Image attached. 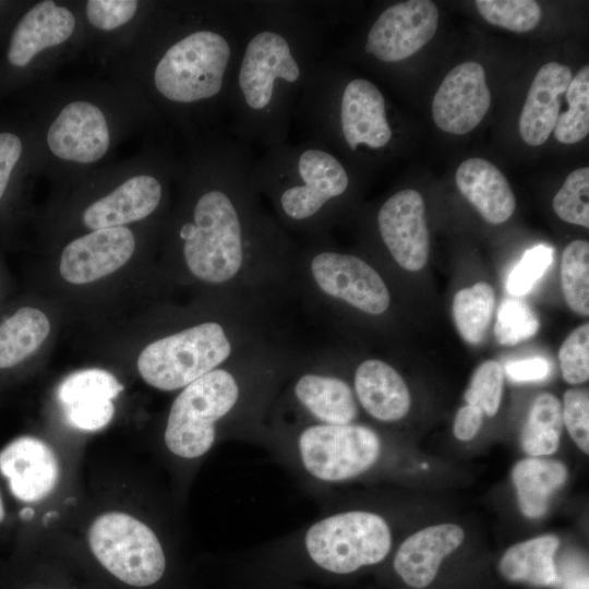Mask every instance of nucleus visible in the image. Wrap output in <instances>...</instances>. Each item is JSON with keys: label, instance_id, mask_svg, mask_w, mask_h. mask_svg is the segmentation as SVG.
Here are the masks:
<instances>
[{"label": "nucleus", "instance_id": "obj_1", "mask_svg": "<svg viewBox=\"0 0 589 589\" xmlns=\"http://www.w3.org/2000/svg\"><path fill=\"white\" fill-rule=\"evenodd\" d=\"M250 145L223 128L182 140L169 229L188 274L219 298L277 308L291 296L298 245L264 208Z\"/></svg>", "mask_w": 589, "mask_h": 589}, {"label": "nucleus", "instance_id": "obj_2", "mask_svg": "<svg viewBox=\"0 0 589 589\" xmlns=\"http://www.w3.org/2000/svg\"><path fill=\"white\" fill-rule=\"evenodd\" d=\"M252 1H157L107 69L135 86L182 140L225 125Z\"/></svg>", "mask_w": 589, "mask_h": 589}, {"label": "nucleus", "instance_id": "obj_3", "mask_svg": "<svg viewBox=\"0 0 589 589\" xmlns=\"http://www.w3.org/2000/svg\"><path fill=\"white\" fill-rule=\"evenodd\" d=\"M323 1H252L224 130L265 149L287 142L304 84L323 58Z\"/></svg>", "mask_w": 589, "mask_h": 589}, {"label": "nucleus", "instance_id": "obj_4", "mask_svg": "<svg viewBox=\"0 0 589 589\" xmlns=\"http://www.w3.org/2000/svg\"><path fill=\"white\" fill-rule=\"evenodd\" d=\"M28 127L38 171L73 180L113 163L129 137L167 130L143 94L116 77L45 83Z\"/></svg>", "mask_w": 589, "mask_h": 589}, {"label": "nucleus", "instance_id": "obj_5", "mask_svg": "<svg viewBox=\"0 0 589 589\" xmlns=\"http://www.w3.org/2000/svg\"><path fill=\"white\" fill-rule=\"evenodd\" d=\"M251 177L277 224L305 240L326 237L352 183L341 158L310 139L265 149L254 159Z\"/></svg>", "mask_w": 589, "mask_h": 589}, {"label": "nucleus", "instance_id": "obj_6", "mask_svg": "<svg viewBox=\"0 0 589 589\" xmlns=\"http://www.w3.org/2000/svg\"><path fill=\"white\" fill-rule=\"evenodd\" d=\"M293 121L304 139L333 152H378L393 139L386 99L377 85L365 77H345L337 64L323 58L304 84Z\"/></svg>", "mask_w": 589, "mask_h": 589}, {"label": "nucleus", "instance_id": "obj_7", "mask_svg": "<svg viewBox=\"0 0 589 589\" xmlns=\"http://www.w3.org/2000/svg\"><path fill=\"white\" fill-rule=\"evenodd\" d=\"M84 49L79 2L40 0L12 27L4 64L27 82H49L52 73Z\"/></svg>", "mask_w": 589, "mask_h": 589}, {"label": "nucleus", "instance_id": "obj_8", "mask_svg": "<svg viewBox=\"0 0 589 589\" xmlns=\"http://www.w3.org/2000/svg\"><path fill=\"white\" fill-rule=\"evenodd\" d=\"M248 357L220 366L182 388L170 407L165 430V443L171 453L192 459L209 450L216 437V424L240 401L242 383L238 375Z\"/></svg>", "mask_w": 589, "mask_h": 589}, {"label": "nucleus", "instance_id": "obj_9", "mask_svg": "<svg viewBox=\"0 0 589 589\" xmlns=\"http://www.w3.org/2000/svg\"><path fill=\"white\" fill-rule=\"evenodd\" d=\"M88 542L98 562L130 586H151L164 575L166 560L158 538L129 514L98 516L89 528Z\"/></svg>", "mask_w": 589, "mask_h": 589}, {"label": "nucleus", "instance_id": "obj_10", "mask_svg": "<svg viewBox=\"0 0 589 589\" xmlns=\"http://www.w3.org/2000/svg\"><path fill=\"white\" fill-rule=\"evenodd\" d=\"M390 545L386 521L369 512L329 516L312 525L305 534L310 557L335 574H349L383 561Z\"/></svg>", "mask_w": 589, "mask_h": 589}, {"label": "nucleus", "instance_id": "obj_11", "mask_svg": "<svg viewBox=\"0 0 589 589\" xmlns=\"http://www.w3.org/2000/svg\"><path fill=\"white\" fill-rule=\"evenodd\" d=\"M305 469L323 481H341L369 469L377 459V434L360 424H315L299 436Z\"/></svg>", "mask_w": 589, "mask_h": 589}, {"label": "nucleus", "instance_id": "obj_12", "mask_svg": "<svg viewBox=\"0 0 589 589\" xmlns=\"http://www.w3.org/2000/svg\"><path fill=\"white\" fill-rule=\"evenodd\" d=\"M438 10L430 0H408L385 8L369 27L365 56L383 64L404 61L435 35Z\"/></svg>", "mask_w": 589, "mask_h": 589}, {"label": "nucleus", "instance_id": "obj_13", "mask_svg": "<svg viewBox=\"0 0 589 589\" xmlns=\"http://www.w3.org/2000/svg\"><path fill=\"white\" fill-rule=\"evenodd\" d=\"M375 226L384 248L405 271L423 268L429 257V230L422 195L402 189L388 196L378 207Z\"/></svg>", "mask_w": 589, "mask_h": 589}, {"label": "nucleus", "instance_id": "obj_14", "mask_svg": "<svg viewBox=\"0 0 589 589\" xmlns=\"http://www.w3.org/2000/svg\"><path fill=\"white\" fill-rule=\"evenodd\" d=\"M77 2L84 27V48H95L96 57L106 68L135 40L157 3L143 0Z\"/></svg>", "mask_w": 589, "mask_h": 589}, {"label": "nucleus", "instance_id": "obj_15", "mask_svg": "<svg viewBox=\"0 0 589 589\" xmlns=\"http://www.w3.org/2000/svg\"><path fill=\"white\" fill-rule=\"evenodd\" d=\"M491 105L483 67L474 61L452 69L432 101L434 123L444 132L462 135L480 124Z\"/></svg>", "mask_w": 589, "mask_h": 589}, {"label": "nucleus", "instance_id": "obj_16", "mask_svg": "<svg viewBox=\"0 0 589 589\" xmlns=\"http://www.w3.org/2000/svg\"><path fill=\"white\" fill-rule=\"evenodd\" d=\"M135 247V235L129 226L89 231L64 247L60 274L74 285L95 281L123 266Z\"/></svg>", "mask_w": 589, "mask_h": 589}, {"label": "nucleus", "instance_id": "obj_17", "mask_svg": "<svg viewBox=\"0 0 589 589\" xmlns=\"http://www.w3.org/2000/svg\"><path fill=\"white\" fill-rule=\"evenodd\" d=\"M123 389L113 374L85 369L68 375L58 386L57 398L67 421L83 431L105 428L115 414L112 399Z\"/></svg>", "mask_w": 589, "mask_h": 589}, {"label": "nucleus", "instance_id": "obj_18", "mask_svg": "<svg viewBox=\"0 0 589 589\" xmlns=\"http://www.w3.org/2000/svg\"><path fill=\"white\" fill-rule=\"evenodd\" d=\"M1 472L9 478L15 497L25 502L43 500L58 483L59 464L44 441L23 436L0 454Z\"/></svg>", "mask_w": 589, "mask_h": 589}, {"label": "nucleus", "instance_id": "obj_19", "mask_svg": "<svg viewBox=\"0 0 589 589\" xmlns=\"http://www.w3.org/2000/svg\"><path fill=\"white\" fill-rule=\"evenodd\" d=\"M462 529L455 524L426 527L407 538L399 546L394 568L414 588H423L435 578L442 561L464 541Z\"/></svg>", "mask_w": 589, "mask_h": 589}, {"label": "nucleus", "instance_id": "obj_20", "mask_svg": "<svg viewBox=\"0 0 589 589\" xmlns=\"http://www.w3.org/2000/svg\"><path fill=\"white\" fill-rule=\"evenodd\" d=\"M573 79L570 69L558 62H548L537 72L519 117L521 139L531 146L543 144L554 130L560 115V96Z\"/></svg>", "mask_w": 589, "mask_h": 589}, {"label": "nucleus", "instance_id": "obj_21", "mask_svg": "<svg viewBox=\"0 0 589 589\" xmlns=\"http://www.w3.org/2000/svg\"><path fill=\"white\" fill-rule=\"evenodd\" d=\"M353 384L363 409L380 421H398L410 409L411 398L406 382L381 359L361 361L356 368Z\"/></svg>", "mask_w": 589, "mask_h": 589}, {"label": "nucleus", "instance_id": "obj_22", "mask_svg": "<svg viewBox=\"0 0 589 589\" xmlns=\"http://www.w3.org/2000/svg\"><path fill=\"white\" fill-rule=\"evenodd\" d=\"M455 181L460 193L490 224H503L515 212L516 200L507 179L489 160H464L456 170Z\"/></svg>", "mask_w": 589, "mask_h": 589}, {"label": "nucleus", "instance_id": "obj_23", "mask_svg": "<svg viewBox=\"0 0 589 589\" xmlns=\"http://www.w3.org/2000/svg\"><path fill=\"white\" fill-rule=\"evenodd\" d=\"M293 395L323 424H349L358 414L351 387L330 373L303 371L294 382Z\"/></svg>", "mask_w": 589, "mask_h": 589}, {"label": "nucleus", "instance_id": "obj_24", "mask_svg": "<svg viewBox=\"0 0 589 589\" xmlns=\"http://www.w3.org/2000/svg\"><path fill=\"white\" fill-rule=\"evenodd\" d=\"M49 332L47 315L33 306H21L0 320V372L24 363L39 349Z\"/></svg>", "mask_w": 589, "mask_h": 589}, {"label": "nucleus", "instance_id": "obj_25", "mask_svg": "<svg viewBox=\"0 0 589 589\" xmlns=\"http://www.w3.org/2000/svg\"><path fill=\"white\" fill-rule=\"evenodd\" d=\"M560 545L555 536H542L510 546L501 558V574L510 581L537 587L558 585L554 555Z\"/></svg>", "mask_w": 589, "mask_h": 589}, {"label": "nucleus", "instance_id": "obj_26", "mask_svg": "<svg viewBox=\"0 0 589 589\" xmlns=\"http://www.w3.org/2000/svg\"><path fill=\"white\" fill-rule=\"evenodd\" d=\"M519 507L530 518L542 516L549 506L551 495L567 479V469L556 460L526 458L513 469Z\"/></svg>", "mask_w": 589, "mask_h": 589}, {"label": "nucleus", "instance_id": "obj_27", "mask_svg": "<svg viewBox=\"0 0 589 589\" xmlns=\"http://www.w3.org/2000/svg\"><path fill=\"white\" fill-rule=\"evenodd\" d=\"M562 426L560 400L550 393L538 395L521 432V448L531 456L553 454L560 444Z\"/></svg>", "mask_w": 589, "mask_h": 589}, {"label": "nucleus", "instance_id": "obj_28", "mask_svg": "<svg viewBox=\"0 0 589 589\" xmlns=\"http://www.w3.org/2000/svg\"><path fill=\"white\" fill-rule=\"evenodd\" d=\"M495 305L493 288L484 281L462 288L453 299V317L460 336L469 344L483 340Z\"/></svg>", "mask_w": 589, "mask_h": 589}, {"label": "nucleus", "instance_id": "obj_29", "mask_svg": "<svg viewBox=\"0 0 589 589\" xmlns=\"http://www.w3.org/2000/svg\"><path fill=\"white\" fill-rule=\"evenodd\" d=\"M25 171H38L36 147L29 127L0 129V206L17 177Z\"/></svg>", "mask_w": 589, "mask_h": 589}, {"label": "nucleus", "instance_id": "obj_30", "mask_svg": "<svg viewBox=\"0 0 589 589\" xmlns=\"http://www.w3.org/2000/svg\"><path fill=\"white\" fill-rule=\"evenodd\" d=\"M561 281L564 298L576 313L589 314V243L574 240L562 254Z\"/></svg>", "mask_w": 589, "mask_h": 589}, {"label": "nucleus", "instance_id": "obj_31", "mask_svg": "<svg viewBox=\"0 0 589 589\" xmlns=\"http://www.w3.org/2000/svg\"><path fill=\"white\" fill-rule=\"evenodd\" d=\"M566 99L568 109L558 115L554 136L563 144H575L589 133V67L584 65L572 79Z\"/></svg>", "mask_w": 589, "mask_h": 589}, {"label": "nucleus", "instance_id": "obj_32", "mask_svg": "<svg viewBox=\"0 0 589 589\" xmlns=\"http://www.w3.org/2000/svg\"><path fill=\"white\" fill-rule=\"evenodd\" d=\"M474 3L488 23L516 33L533 29L541 20V7L533 0H477Z\"/></svg>", "mask_w": 589, "mask_h": 589}, {"label": "nucleus", "instance_id": "obj_33", "mask_svg": "<svg viewBox=\"0 0 589 589\" xmlns=\"http://www.w3.org/2000/svg\"><path fill=\"white\" fill-rule=\"evenodd\" d=\"M539 327V317L525 301L509 298L500 304L494 326L498 344L517 345L532 337Z\"/></svg>", "mask_w": 589, "mask_h": 589}, {"label": "nucleus", "instance_id": "obj_34", "mask_svg": "<svg viewBox=\"0 0 589 589\" xmlns=\"http://www.w3.org/2000/svg\"><path fill=\"white\" fill-rule=\"evenodd\" d=\"M589 168L573 170L555 194L552 206L564 221L589 227Z\"/></svg>", "mask_w": 589, "mask_h": 589}, {"label": "nucleus", "instance_id": "obj_35", "mask_svg": "<svg viewBox=\"0 0 589 589\" xmlns=\"http://www.w3.org/2000/svg\"><path fill=\"white\" fill-rule=\"evenodd\" d=\"M504 374L503 366L495 360L481 363L465 392L467 404L477 406L489 417L495 416L503 394Z\"/></svg>", "mask_w": 589, "mask_h": 589}, {"label": "nucleus", "instance_id": "obj_36", "mask_svg": "<svg viewBox=\"0 0 589 589\" xmlns=\"http://www.w3.org/2000/svg\"><path fill=\"white\" fill-rule=\"evenodd\" d=\"M562 375L569 384H580L589 378V324L575 328L558 351Z\"/></svg>", "mask_w": 589, "mask_h": 589}, {"label": "nucleus", "instance_id": "obj_37", "mask_svg": "<svg viewBox=\"0 0 589 589\" xmlns=\"http://www.w3.org/2000/svg\"><path fill=\"white\" fill-rule=\"evenodd\" d=\"M552 254V248L545 244L528 249L508 275L507 291L513 296L526 294L550 266Z\"/></svg>", "mask_w": 589, "mask_h": 589}, {"label": "nucleus", "instance_id": "obj_38", "mask_svg": "<svg viewBox=\"0 0 589 589\" xmlns=\"http://www.w3.org/2000/svg\"><path fill=\"white\" fill-rule=\"evenodd\" d=\"M563 423L577 446L589 452V396L587 390L568 389L562 407Z\"/></svg>", "mask_w": 589, "mask_h": 589}, {"label": "nucleus", "instance_id": "obj_39", "mask_svg": "<svg viewBox=\"0 0 589 589\" xmlns=\"http://www.w3.org/2000/svg\"><path fill=\"white\" fill-rule=\"evenodd\" d=\"M504 373L515 382H536L544 380L550 373V363L545 358L533 357L508 361L503 366Z\"/></svg>", "mask_w": 589, "mask_h": 589}, {"label": "nucleus", "instance_id": "obj_40", "mask_svg": "<svg viewBox=\"0 0 589 589\" xmlns=\"http://www.w3.org/2000/svg\"><path fill=\"white\" fill-rule=\"evenodd\" d=\"M480 408L473 405L461 407L455 417L453 431L460 441H469L476 436L482 424Z\"/></svg>", "mask_w": 589, "mask_h": 589}, {"label": "nucleus", "instance_id": "obj_41", "mask_svg": "<svg viewBox=\"0 0 589 589\" xmlns=\"http://www.w3.org/2000/svg\"><path fill=\"white\" fill-rule=\"evenodd\" d=\"M562 589H588V576L585 575H576L573 576L570 579L565 580L563 584Z\"/></svg>", "mask_w": 589, "mask_h": 589}, {"label": "nucleus", "instance_id": "obj_42", "mask_svg": "<svg viewBox=\"0 0 589 589\" xmlns=\"http://www.w3.org/2000/svg\"><path fill=\"white\" fill-rule=\"evenodd\" d=\"M34 516H35V510L32 507H24L20 512V518L25 521L33 519Z\"/></svg>", "mask_w": 589, "mask_h": 589}, {"label": "nucleus", "instance_id": "obj_43", "mask_svg": "<svg viewBox=\"0 0 589 589\" xmlns=\"http://www.w3.org/2000/svg\"><path fill=\"white\" fill-rule=\"evenodd\" d=\"M5 520H7V509H5V504H4L2 493L0 491V527L5 522Z\"/></svg>", "mask_w": 589, "mask_h": 589}, {"label": "nucleus", "instance_id": "obj_44", "mask_svg": "<svg viewBox=\"0 0 589 589\" xmlns=\"http://www.w3.org/2000/svg\"><path fill=\"white\" fill-rule=\"evenodd\" d=\"M57 515H58V512H56V510H50V512L46 513L45 516L43 517V522H44V525H46L47 521H48L50 518L56 517Z\"/></svg>", "mask_w": 589, "mask_h": 589}, {"label": "nucleus", "instance_id": "obj_45", "mask_svg": "<svg viewBox=\"0 0 589 589\" xmlns=\"http://www.w3.org/2000/svg\"><path fill=\"white\" fill-rule=\"evenodd\" d=\"M0 293H1V278H0Z\"/></svg>", "mask_w": 589, "mask_h": 589}, {"label": "nucleus", "instance_id": "obj_46", "mask_svg": "<svg viewBox=\"0 0 589 589\" xmlns=\"http://www.w3.org/2000/svg\"><path fill=\"white\" fill-rule=\"evenodd\" d=\"M3 2L0 1V5H2Z\"/></svg>", "mask_w": 589, "mask_h": 589}]
</instances>
